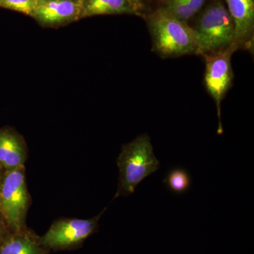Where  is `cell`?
I'll use <instances>...</instances> for the list:
<instances>
[{
  "instance_id": "cell-5",
  "label": "cell",
  "mask_w": 254,
  "mask_h": 254,
  "mask_svg": "<svg viewBox=\"0 0 254 254\" xmlns=\"http://www.w3.org/2000/svg\"><path fill=\"white\" fill-rule=\"evenodd\" d=\"M105 210L90 219H58L39 237L40 242L47 250L55 252L79 248L88 237L98 232V222Z\"/></svg>"
},
{
  "instance_id": "cell-7",
  "label": "cell",
  "mask_w": 254,
  "mask_h": 254,
  "mask_svg": "<svg viewBox=\"0 0 254 254\" xmlns=\"http://www.w3.org/2000/svg\"><path fill=\"white\" fill-rule=\"evenodd\" d=\"M81 0H43L32 18L45 27L58 28L81 19Z\"/></svg>"
},
{
  "instance_id": "cell-8",
  "label": "cell",
  "mask_w": 254,
  "mask_h": 254,
  "mask_svg": "<svg viewBox=\"0 0 254 254\" xmlns=\"http://www.w3.org/2000/svg\"><path fill=\"white\" fill-rule=\"evenodd\" d=\"M235 26L234 46L251 50L253 46L254 0H224Z\"/></svg>"
},
{
  "instance_id": "cell-3",
  "label": "cell",
  "mask_w": 254,
  "mask_h": 254,
  "mask_svg": "<svg viewBox=\"0 0 254 254\" xmlns=\"http://www.w3.org/2000/svg\"><path fill=\"white\" fill-rule=\"evenodd\" d=\"M193 28L198 36L200 56L218 53L234 45L235 26L221 0L209 5Z\"/></svg>"
},
{
  "instance_id": "cell-1",
  "label": "cell",
  "mask_w": 254,
  "mask_h": 254,
  "mask_svg": "<svg viewBox=\"0 0 254 254\" xmlns=\"http://www.w3.org/2000/svg\"><path fill=\"white\" fill-rule=\"evenodd\" d=\"M152 50L163 58L199 55L198 36L188 23L156 9L145 16Z\"/></svg>"
},
{
  "instance_id": "cell-11",
  "label": "cell",
  "mask_w": 254,
  "mask_h": 254,
  "mask_svg": "<svg viewBox=\"0 0 254 254\" xmlns=\"http://www.w3.org/2000/svg\"><path fill=\"white\" fill-rule=\"evenodd\" d=\"M113 14L136 15V13L128 0H84L83 1L81 18Z\"/></svg>"
},
{
  "instance_id": "cell-10",
  "label": "cell",
  "mask_w": 254,
  "mask_h": 254,
  "mask_svg": "<svg viewBox=\"0 0 254 254\" xmlns=\"http://www.w3.org/2000/svg\"><path fill=\"white\" fill-rule=\"evenodd\" d=\"M39 237L28 227L9 232L0 243V254H50V251L41 245Z\"/></svg>"
},
{
  "instance_id": "cell-13",
  "label": "cell",
  "mask_w": 254,
  "mask_h": 254,
  "mask_svg": "<svg viewBox=\"0 0 254 254\" xmlns=\"http://www.w3.org/2000/svg\"><path fill=\"white\" fill-rule=\"evenodd\" d=\"M163 183L170 191L176 194H183L190 190L191 178L185 169L175 168L167 174Z\"/></svg>"
},
{
  "instance_id": "cell-15",
  "label": "cell",
  "mask_w": 254,
  "mask_h": 254,
  "mask_svg": "<svg viewBox=\"0 0 254 254\" xmlns=\"http://www.w3.org/2000/svg\"><path fill=\"white\" fill-rule=\"evenodd\" d=\"M128 1L136 11L137 16L143 15L145 9L144 0H128Z\"/></svg>"
},
{
  "instance_id": "cell-14",
  "label": "cell",
  "mask_w": 254,
  "mask_h": 254,
  "mask_svg": "<svg viewBox=\"0 0 254 254\" xmlns=\"http://www.w3.org/2000/svg\"><path fill=\"white\" fill-rule=\"evenodd\" d=\"M43 0H0V8L33 16Z\"/></svg>"
},
{
  "instance_id": "cell-2",
  "label": "cell",
  "mask_w": 254,
  "mask_h": 254,
  "mask_svg": "<svg viewBox=\"0 0 254 254\" xmlns=\"http://www.w3.org/2000/svg\"><path fill=\"white\" fill-rule=\"evenodd\" d=\"M117 165L120 177L115 198L128 196L145 178L160 168V161L155 157L149 136L146 133L140 135L123 145Z\"/></svg>"
},
{
  "instance_id": "cell-17",
  "label": "cell",
  "mask_w": 254,
  "mask_h": 254,
  "mask_svg": "<svg viewBox=\"0 0 254 254\" xmlns=\"http://www.w3.org/2000/svg\"><path fill=\"white\" fill-rule=\"evenodd\" d=\"M81 1H84V0H81Z\"/></svg>"
},
{
  "instance_id": "cell-6",
  "label": "cell",
  "mask_w": 254,
  "mask_h": 254,
  "mask_svg": "<svg viewBox=\"0 0 254 254\" xmlns=\"http://www.w3.org/2000/svg\"><path fill=\"white\" fill-rule=\"evenodd\" d=\"M238 50L232 45L227 49L203 55L205 62L204 84L205 88L216 105L218 128L217 133H223L221 123V103L232 86L234 80L232 68V55Z\"/></svg>"
},
{
  "instance_id": "cell-9",
  "label": "cell",
  "mask_w": 254,
  "mask_h": 254,
  "mask_svg": "<svg viewBox=\"0 0 254 254\" xmlns=\"http://www.w3.org/2000/svg\"><path fill=\"white\" fill-rule=\"evenodd\" d=\"M28 148L22 135L12 127L0 128V173L25 166Z\"/></svg>"
},
{
  "instance_id": "cell-4",
  "label": "cell",
  "mask_w": 254,
  "mask_h": 254,
  "mask_svg": "<svg viewBox=\"0 0 254 254\" xmlns=\"http://www.w3.org/2000/svg\"><path fill=\"white\" fill-rule=\"evenodd\" d=\"M31 198L26 167L0 173V211L10 232L24 230Z\"/></svg>"
},
{
  "instance_id": "cell-12",
  "label": "cell",
  "mask_w": 254,
  "mask_h": 254,
  "mask_svg": "<svg viewBox=\"0 0 254 254\" xmlns=\"http://www.w3.org/2000/svg\"><path fill=\"white\" fill-rule=\"evenodd\" d=\"M206 0H159L157 9L188 23L199 12Z\"/></svg>"
},
{
  "instance_id": "cell-16",
  "label": "cell",
  "mask_w": 254,
  "mask_h": 254,
  "mask_svg": "<svg viewBox=\"0 0 254 254\" xmlns=\"http://www.w3.org/2000/svg\"><path fill=\"white\" fill-rule=\"evenodd\" d=\"M9 229L5 222L4 217L0 211V243L2 242L3 240L7 236L9 233Z\"/></svg>"
}]
</instances>
